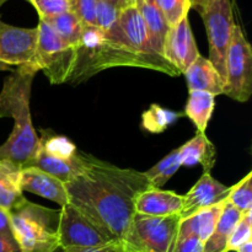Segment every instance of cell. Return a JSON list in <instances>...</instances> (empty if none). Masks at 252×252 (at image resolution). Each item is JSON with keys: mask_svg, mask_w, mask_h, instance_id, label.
<instances>
[{"mask_svg": "<svg viewBox=\"0 0 252 252\" xmlns=\"http://www.w3.org/2000/svg\"><path fill=\"white\" fill-rule=\"evenodd\" d=\"M88 161L89 155L80 152L76 153V155H74L70 159H64V158L48 154L38 148V152L29 167H37L65 185L86 169Z\"/></svg>", "mask_w": 252, "mask_h": 252, "instance_id": "16", "label": "cell"}, {"mask_svg": "<svg viewBox=\"0 0 252 252\" xmlns=\"http://www.w3.org/2000/svg\"><path fill=\"white\" fill-rule=\"evenodd\" d=\"M241 217H243V213L239 212L234 206H231L226 199L223 213H221L213 233L204 243L203 252H226L229 238Z\"/></svg>", "mask_w": 252, "mask_h": 252, "instance_id": "20", "label": "cell"}, {"mask_svg": "<svg viewBox=\"0 0 252 252\" xmlns=\"http://www.w3.org/2000/svg\"><path fill=\"white\" fill-rule=\"evenodd\" d=\"M216 105V96L206 91H189L185 113L198 132H206Z\"/></svg>", "mask_w": 252, "mask_h": 252, "instance_id": "23", "label": "cell"}, {"mask_svg": "<svg viewBox=\"0 0 252 252\" xmlns=\"http://www.w3.org/2000/svg\"><path fill=\"white\" fill-rule=\"evenodd\" d=\"M0 235L7 239H14L9 213L0 207ZM15 240V239H14Z\"/></svg>", "mask_w": 252, "mask_h": 252, "instance_id": "36", "label": "cell"}, {"mask_svg": "<svg viewBox=\"0 0 252 252\" xmlns=\"http://www.w3.org/2000/svg\"><path fill=\"white\" fill-rule=\"evenodd\" d=\"M162 56L180 74H184L198 56H201L189 26V17H185L179 24L170 27L164 42Z\"/></svg>", "mask_w": 252, "mask_h": 252, "instance_id": "12", "label": "cell"}, {"mask_svg": "<svg viewBox=\"0 0 252 252\" xmlns=\"http://www.w3.org/2000/svg\"><path fill=\"white\" fill-rule=\"evenodd\" d=\"M226 81L223 94L246 102L252 94V48L240 26L235 25L225 62Z\"/></svg>", "mask_w": 252, "mask_h": 252, "instance_id": "9", "label": "cell"}, {"mask_svg": "<svg viewBox=\"0 0 252 252\" xmlns=\"http://www.w3.org/2000/svg\"><path fill=\"white\" fill-rule=\"evenodd\" d=\"M123 246H125V252H145V251L135 250V249H132V248H128V246H126L125 244H123Z\"/></svg>", "mask_w": 252, "mask_h": 252, "instance_id": "41", "label": "cell"}, {"mask_svg": "<svg viewBox=\"0 0 252 252\" xmlns=\"http://www.w3.org/2000/svg\"><path fill=\"white\" fill-rule=\"evenodd\" d=\"M226 199L243 214L252 211V172L231 187Z\"/></svg>", "mask_w": 252, "mask_h": 252, "instance_id": "27", "label": "cell"}, {"mask_svg": "<svg viewBox=\"0 0 252 252\" xmlns=\"http://www.w3.org/2000/svg\"><path fill=\"white\" fill-rule=\"evenodd\" d=\"M181 217H149L134 214L122 241L128 248L145 252H172Z\"/></svg>", "mask_w": 252, "mask_h": 252, "instance_id": "6", "label": "cell"}, {"mask_svg": "<svg viewBox=\"0 0 252 252\" xmlns=\"http://www.w3.org/2000/svg\"><path fill=\"white\" fill-rule=\"evenodd\" d=\"M184 196L174 191L150 189L143 191L134 201V214L149 217H170L181 213Z\"/></svg>", "mask_w": 252, "mask_h": 252, "instance_id": "14", "label": "cell"}, {"mask_svg": "<svg viewBox=\"0 0 252 252\" xmlns=\"http://www.w3.org/2000/svg\"><path fill=\"white\" fill-rule=\"evenodd\" d=\"M76 62V48L66 43L48 24L39 20L33 63L51 84L68 83Z\"/></svg>", "mask_w": 252, "mask_h": 252, "instance_id": "5", "label": "cell"}, {"mask_svg": "<svg viewBox=\"0 0 252 252\" xmlns=\"http://www.w3.org/2000/svg\"><path fill=\"white\" fill-rule=\"evenodd\" d=\"M189 5H191V9L193 7V9L198 10V11H201L202 9V5H203V1L204 0H189Z\"/></svg>", "mask_w": 252, "mask_h": 252, "instance_id": "40", "label": "cell"}, {"mask_svg": "<svg viewBox=\"0 0 252 252\" xmlns=\"http://www.w3.org/2000/svg\"><path fill=\"white\" fill-rule=\"evenodd\" d=\"M70 10L75 12L84 25L95 26V9L97 0H69Z\"/></svg>", "mask_w": 252, "mask_h": 252, "instance_id": "33", "label": "cell"}, {"mask_svg": "<svg viewBox=\"0 0 252 252\" xmlns=\"http://www.w3.org/2000/svg\"><path fill=\"white\" fill-rule=\"evenodd\" d=\"M231 187L217 181L211 172L204 171L201 179L184 196V207L180 213L181 219L191 217L201 209L208 208L225 201Z\"/></svg>", "mask_w": 252, "mask_h": 252, "instance_id": "13", "label": "cell"}, {"mask_svg": "<svg viewBox=\"0 0 252 252\" xmlns=\"http://www.w3.org/2000/svg\"><path fill=\"white\" fill-rule=\"evenodd\" d=\"M204 243L199 238L192 234L179 235L177 234L172 252H203Z\"/></svg>", "mask_w": 252, "mask_h": 252, "instance_id": "34", "label": "cell"}, {"mask_svg": "<svg viewBox=\"0 0 252 252\" xmlns=\"http://www.w3.org/2000/svg\"><path fill=\"white\" fill-rule=\"evenodd\" d=\"M118 26L126 43L135 54L147 62L149 69L172 76L180 75V71L153 48L145 22L135 5H130L121 10Z\"/></svg>", "mask_w": 252, "mask_h": 252, "instance_id": "10", "label": "cell"}, {"mask_svg": "<svg viewBox=\"0 0 252 252\" xmlns=\"http://www.w3.org/2000/svg\"><path fill=\"white\" fill-rule=\"evenodd\" d=\"M225 201L217 203L214 206L208 207V208L201 209L192 214L191 217L181 219L179 226V235H185V234H192L197 238L201 239L203 243H206L207 239L211 236L223 213Z\"/></svg>", "mask_w": 252, "mask_h": 252, "instance_id": "18", "label": "cell"}, {"mask_svg": "<svg viewBox=\"0 0 252 252\" xmlns=\"http://www.w3.org/2000/svg\"><path fill=\"white\" fill-rule=\"evenodd\" d=\"M121 9L106 0H97L95 9V26L107 32L118 22Z\"/></svg>", "mask_w": 252, "mask_h": 252, "instance_id": "31", "label": "cell"}, {"mask_svg": "<svg viewBox=\"0 0 252 252\" xmlns=\"http://www.w3.org/2000/svg\"><path fill=\"white\" fill-rule=\"evenodd\" d=\"M127 1H128V2H129V4H130V5H134V2H133V0H127Z\"/></svg>", "mask_w": 252, "mask_h": 252, "instance_id": "44", "label": "cell"}, {"mask_svg": "<svg viewBox=\"0 0 252 252\" xmlns=\"http://www.w3.org/2000/svg\"><path fill=\"white\" fill-rule=\"evenodd\" d=\"M7 0H0V7H1V5L4 4V2H6Z\"/></svg>", "mask_w": 252, "mask_h": 252, "instance_id": "43", "label": "cell"}, {"mask_svg": "<svg viewBox=\"0 0 252 252\" xmlns=\"http://www.w3.org/2000/svg\"><path fill=\"white\" fill-rule=\"evenodd\" d=\"M0 252H22L14 239H7L0 235Z\"/></svg>", "mask_w": 252, "mask_h": 252, "instance_id": "37", "label": "cell"}, {"mask_svg": "<svg viewBox=\"0 0 252 252\" xmlns=\"http://www.w3.org/2000/svg\"><path fill=\"white\" fill-rule=\"evenodd\" d=\"M42 21L48 24L66 43L76 48L79 41H80L84 24L76 16L75 12L69 10V11L64 12V14H61L54 17H49V19H44Z\"/></svg>", "mask_w": 252, "mask_h": 252, "instance_id": "24", "label": "cell"}, {"mask_svg": "<svg viewBox=\"0 0 252 252\" xmlns=\"http://www.w3.org/2000/svg\"><path fill=\"white\" fill-rule=\"evenodd\" d=\"M20 172L21 169L15 165L0 161V207L6 212L26 199L20 184Z\"/></svg>", "mask_w": 252, "mask_h": 252, "instance_id": "21", "label": "cell"}, {"mask_svg": "<svg viewBox=\"0 0 252 252\" xmlns=\"http://www.w3.org/2000/svg\"><path fill=\"white\" fill-rule=\"evenodd\" d=\"M106 1H108L110 4H112V5H115V6H117L118 9H121V10L125 9V7H127V6H130V4L127 1V0H106Z\"/></svg>", "mask_w": 252, "mask_h": 252, "instance_id": "38", "label": "cell"}, {"mask_svg": "<svg viewBox=\"0 0 252 252\" xmlns=\"http://www.w3.org/2000/svg\"><path fill=\"white\" fill-rule=\"evenodd\" d=\"M252 240V211L243 214L241 219L234 228L226 245V252L235 251L246 241Z\"/></svg>", "mask_w": 252, "mask_h": 252, "instance_id": "30", "label": "cell"}, {"mask_svg": "<svg viewBox=\"0 0 252 252\" xmlns=\"http://www.w3.org/2000/svg\"><path fill=\"white\" fill-rule=\"evenodd\" d=\"M36 43L37 27H16L0 20V63L9 66L33 63Z\"/></svg>", "mask_w": 252, "mask_h": 252, "instance_id": "11", "label": "cell"}, {"mask_svg": "<svg viewBox=\"0 0 252 252\" xmlns=\"http://www.w3.org/2000/svg\"><path fill=\"white\" fill-rule=\"evenodd\" d=\"M9 213L12 235L22 252H56L59 249V213L24 199Z\"/></svg>", "mask_w": 252, "mask_h": 252, "instance_id": "4", "label": "cell"}, {"mask_svg": "<svg viewBox=\"0 0 252 252\" xmlns=\"http://www.w3.org/2000/svg\"><path fill=\"white\" fill-rule=\"evenodd\" d=\"M181 166L180 162V148L172 150L169 155L160 160L157 165L144 172L147 179L149 180L152 187L161 189Z\"/></svg>", "mask_w": 252, "mask_h": 252, "instance_id": "25", "label": "cell"}, {"mask_svg": "<svg viewBox=\"0 0 252 252\" xmlns=\"http://www.w3.org/2000/svg\"><path fill=\"white\" fill-rule=\"evenodd\" d=\"M144 172L121 169L89 155L86 169L65 184L69 203L123 241L134 216V201L150 189Z\"/></svg>", "mask_w": 252, "mask_h": 252, "instance_id": "1", "label": "cell"}, {"mask_svg": "<svg viewBox=\"0 0 252 252\" xmlns=\"http://www.w3.org/2000/svg\"><path fill=\"white\" fill-rule=\"evenodd\" d=\"M20 184L22 191L31 192L43 198L51 199L61 207L69 203L65 185L37 167L22 169L20 172Z\"/></svg>", "mask_w": 252, "mask_h": 252, "instance_id": "15", "label": "cell"}, {"mask_svg": "<svg viewBox=\"0 0 252 252\" xmlns=\"http://www.w3.org/2000/svg\"><path fill=\"white\" fill-rule=\"evenodd\" d=\"M235 252H252V240L246 241V243L243 244L240 248L236 249Z\"/></svg>", "mask_w": 252, "mask_h": 252, "instance_id": "39", "label": "cell"}, {"mask_svg": "<svg viewBox=\"0 0 252 252\" xmlns=\"http://www.w3.org/2000/svg\"><path fill=\"white\" fill-rule=\"evenodd\" d=\"M0 70H11V66L5 65V64L0 63Z\"/></svg>", "mask_w": 252, "mask_h": 252, "instance_id": "42", "label": "cell"}, {"mask_svg": "<svg viewBox=\"0 0 252 252\" xmlns=\"http://www.w3.org/2000/svg\"><path fill=\"white\" fill-rule=\"evenodd\" d=\"M180 162L181 166L187 167L201 164L204 171L211 172L216 162V148L204 133L198 132L186 144L180 147Z\"/></svg>", "mask_w": 252, "mask_h": 252, "instance_id": "19", "label": "cell"}, {"mask_svg": "<svg viewBox=\"0 0 252 252\" xmlns=\"http://www.w3.org/2000/svg\"><path fill=\"white\" fill-rule=\"evenodd\" d=\"M39 15V20L58 16L70 10L69 0H30Z\"/></svg>", "mask_w": 252, "mask_h": 252, "instance_id": "32", "label": "cell"}, {"mask_svg": "<svg viewBox=\"0 0 252 252\" xmlns=\"http://www.w3.org/2000/svg\"><path fill=\"white\" fill-rule=\"evenodd\" d=\"M180 117L181 113L166 110L159 105H152L149 110L143 113L142 125L150 133H161Z\"/></svg>", "mask_w": 252, "mask_h": 252, "instance_id": "26", "label": "cell"}, {"mask_svg": "<svg viewBox=\"0 0 252 252\" xmlns=\"http://www.w3.org/2000/svg\"><path fill=\"white\" fill-rule=\"evenodd\" d=\"M155 1L170 27L175 26L182 19L187 17L189 11L191 10L189 0H155Z\"/></svg>", "mask_w": 252, "mask_h": 252, "instance_id": "29", "label": "cell"}, {"mask_svg": "<svg viewBox=\"0 0 252 252\" xmlns=\"http://www.w3.org/2000/svg\"><path fill=\"white\" fill-rule=\"evenodd\" d=\"M39 149L64 159H70L78 153L75 145L68 138L62 135H43L39 138Z\"/></svg>", "mask_w": 252, "mask_h": 252, "instance_id": "28", "label": "cell"}, {"mask_svg": "<svg viewBox=\"0 0 252 252\" xmlns=\"http://www.w3.org/2000/svg\"><path fill=\"white\" fill-rule=\"evenodd\" d=\"M115 66L149 69L147 62L126 43L118 22L107 32L93 25H84L80 41L76 46L75 66L69 81L81 83L105 69Z\"/></svg>", "mask_w": 252, "mask_h": 252, "instance_id": "3", "label": "cell"}, {"mask_svg": "<svg viewBox=\"0 0 252 252\" xmlns=\"http://www.w3.org/2000/svg\"><path fill=\"white\" fill-rule=\"evenodd\" d=\"M184 74L189 91H206L214 96L223 94L224 81L208 58L198 56Z\"/></svg>", "mask_w": 252, "mask_h": 252, "instance_id": "17", "label": "cell"}, {"mask_svg": "<svg viewBox=\"0 0 252 252\" xmlns=\"http://www.w3.org/2000/svg\"><path fill=\"white\" fill-rule=\"evenodd\" d=\"M138 10L145 22L153 48L155 49L157 53L162 56L164 42L170 30L166 19L162 15L161 10L159 9L155 0H144V2L138 7Z\"/></svg>", "mask_w": 252, "mask_h": 252, "instance_id": "22", "label": "cell"}, {"mask_svg": "<svg viewBox=\"0 0 252 252\" xmlns=\"http://www.w3.org/2000/svg\"><path fill=\"white\" fill-rule=\"evenodd\" d=\"M37 71L34 63L19 65L5 79L0 93V118L11 117L15 121L11 134L0 147V161L21 170L32 164L39 148L30 112L32 81Z\"/></svg>", "mask_w": 252, "mask_h": 252, "instance_id": "2", "label": "cell"}, {"mask_svg": "<svg viewBox=\"0 0 252 252\" xmlns=\"http://www.w3.org/2000/svg\"><path fill=\"white\" fill-rule=\"evenodd\" d=\"M29 1H30V0H29Z\"/></svg>", "mask_w": 252, "mask_h": 252, "instance_id": "45", "label": "cell"}, {"mask_svg": "<svg viewBox=\"0 0 252 252\" xmlns=\"http://www.w3.org/2000/svg\"><path fill=\"white\" fill-rule=\"evenodd\" d=\"M199 12L208 36V59L217 69L225 85L226 54L235 26L231 0H204Z\"/></svg>", "mask_w": 252, "mask_h": 252, "instance_id": "8", "label": "cell"}, {"mask_svg": "<svg viewBox=\"0 0 252 252\" xmlns=\"http://www.w3.org/2000/svg\"><path fill=\"white\" fill-rule=\"evenodd\" d=\"M63 252H125V246L122 241L110 244L100 248H90V249H65Z\"/></svg>", "mask_w": 252, "mask_h": 252, "instance_id": "35", "label": "cell"}, {"mask_svg": "<svg viewBox=\"0 0 252 252\" xmlns=\"http://www.w3.org/2000/svg\"><path fill=\"white\" fill-rule=\"evenodd\" d=\"M59 211L58 234L62 250L100 248L121 241L71 203L61 207Z\"/></svg>", "mask_w": 252, "mask_h": 252, "instance_id": "7", "label": "cell"}]
</instances>
